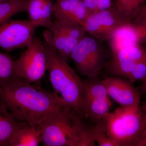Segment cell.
I'll return each mask as SVG.
<instances>
[{
    "instance_id": "obj_29",
    "label": "cell",
    "mask_w": 146,
    "mask_h": 146,
    "mask_svg": "<svg viewBox=\"0 0 146 146\" xmlns=\"http://www.w3.org/2000/svg\"><path fill=\"white\" fill-rule=\"evenodd\" d=\"M141 111L146 115V101L144 102L141 106Z\"/></svg>"
},
{
    "instance_id": "obj_18",
    "label": "cell",
    "mask_w": 146,
    "mask_h": 146,
    "mask_svg": "<svg viewBox=\"0 0 146 146\" xmlns=\"http://www.w3.org/2000/svg\"><path fill=\"white\" fill-rule=\"evenodd\" d=\"M146 0H116L115 7L118 15L127 23L136 19Z\"/></svg>"
},
{
    "instance_id": "obj_19",
    "label": "cell",
    "mask_w": 146,
    "mask_h": 146,
    "mask_svg": "<svg viewBox=\"0 0 146 146\" xmlns=\"http://www.w3.org/2000/svg\"><path fill=\"white\" fill-rule=\"evenodd\" d=\"M29 0H8L0 3V25L18 13L27 11Z\"/></svg>"
},
{
    "instance_id": "obj_22",
    "label": "cell",
    "mask_w": 146,
    "mask_h": 146,
    "mask_svg": "<svg viewBox=\"0 0 146 146\" xmlns=\"http://www.w3.org/2000/svg\"><path fill=\"white\" fill-rule=\"evenodd\" d=\"M14 60L10 56L0 52V83L16 77L14 74Z\"/></svg>"
},
{
    "instance_id": "obj_3",
    "label": "cell",
    "mask_w": 146,
    "mask_h": 146,
    "mask_svg": "<svg viewBox=\"0 0 146 146\" xmlns=\"http://www.w3.org/2000/svg\"><path fill=\"white\" fill-rule=\"evenodd\" d=\"M105 120L108 136L116 146H138L146 124L140 107L120 106Z\"/></svg>"
},
{
    "instance_id": "obj_28",
    "label": "cell",
    "mask_w": 146,
    "mask_h": 146,
    "mask_svg": "<svg viewBox=\"0 0 146 146\" xmlns=\"http://www.w3.org/2000/svg\"><path fill=\"white\" fill-rule=\"evenodd\" d=\"M141 90L142 93H146V79L143 81V84L141 86Z\"/></svg>"
},
{
    "instance_id": "obj_15",
    "label": "cell",
    "mask_w": 146,
    "mask_h": 146,
    "mask_svg": "<svg viewBox=\"0 0 146 146\" xmlns=\"http://www.w3.org/2000/svg\"><path fill=\"white\" fill-rule=\"evenodd\" d=\"M24 122L15 119L5 108L0 111V146H9L11 139Z\"/></svg>"
},
{
    "instance_id": "obj_14",
    "label": "cell",
    "mask_w": 146,
    "mask_h": 146,
    "mask_svg": "<svg viewBox=\"0 0 146 146\" xmlns=\"http://www.w3.org/2000/svg\"><path fill=\"white\" fill-rule=\"evenodd\" d=\"M41 141V131L37 127L24 123L13 134L9 146H37Z\"/></svg>"
},
{
    "instance_id": "obj_24",
    "label": "cell",
    "mask_w": 146,
    "mask_h": 146,
    "mask_svg": "<svg viewBox=\"0 0 146 146\" xmlns=\"http://www.w3.org/2000/svg\"><path fill=\"white\" fill-rule=\"evenodd\" d=\"M111 7L112 0H98L95 12L106 10Z\"/></svg>"
},
{
    "instance_id": "obj_5",
    "label": "cell",
    "mask_w": 146,
    "mask_h": 146,
    "mask_svg": "<svg viewBox=\"0 0 146 146\" xmlns=\"http://www.w3.org/2000/svg\"><path fill=\"white\" fill-rule=\"evenodd\" d=\"M27 49L14 61V74L29 83L41 85L47 71L45 46L40 38L35 36Z\"/></svg>"
},
{
    "instance_id": "obj_11",
    "label": "cell",
    "mask_w": 146,
    "mask_h": 146,
    "mask_svg": "<svg viewBox=\"0 0 146 146\" xmlns=\"http://www.w3.org/2000/svg\"><path fill=\"white\" fill-rule=\"evenodd\" d=\"M146 28L145 25L126 24L116 31L109 39L112 54L131 46L138 44L146 39Z\"/></svg>"
},
{
    "instance_id": "obj_20",
    "label": "cell",
    "mask_w": 146,
    "mask_h": 146,
    "mask_svg": "<svg viewBox=\"0 0 146 146\" xmlns=\"http://www.w3.org/2000/svg\"><path fill=\"white\" fill-rule=\"evenodd\" d=\"M84 101L91 99H108L109 96L102 81L94 80H82Z\"/></svg>"
},
{
    "instance_id": "obj_4",
    "label": "cell",
    "mask_w": 146,
    "mask_h": 146,
    "mask_svg": "<svg viewBox=\"0 0 146 146\" xmlns=\"http://www.w3.org/2000/svg\"><path fill=\"white\" fill-rule=\"evenodd\" d=\"M78 117L63 108L45 115L37 126L41 131V143L45 146H76Z\"/></svg>"
},
{
    "instance_id": "obj_6",
    "label": "cell",
    "mask_w": 146,
    "mask_h": 146,
    "mask_svg": "<svg viewBox=\"0 0 146 146\" xmlns=\"http://www.w3.org/2000/svg\"><path fill=\"white\" fill-rule=\"evenodd\" d=\"M100 42L93 36H85L73 50L70 58L82 75L95 78L105 66Z\"/></svg>"
},
{
    "instance_id": "obj_25",
    "label": "cell",
    "mask_w": 146,
    "mask_h": 146,
    "mask_svg": "<svg viewBox=\"0 0 146 146\" xmlns=\"http://www.w3.org/2000/svg\"><path fill=\"white\" fill-rule=\"evenodd\" d=\"M82 1L87 9L88 14L95 12L98 0H82Z\"/></svg>"
},
{
    "instance_id": "obj_31",
    "label": "cell",
    "mask_w": 146,
    "mask_h": 146,
    "mask_svg": "<svg viewBox=\"0 0 146 146\" xmlns=\"http://www.w3.org/2000/svg\"><path fill=\"white\" fill-rule=\"evenodd\" d=\"M5 108V107H4V106H2L0 108V111L1 110H2L4 108Z\"/></svg>"
},
{
    "instance_id": "obj_2",
    "label": "cell",
    "mask_w": 146,
    "mask_h": 146,
    "mask_svg": "<svg viewBox=\"0 0 146 146\" xmlns=\"http://www.w3.org/2000/svg\"><path fill=\"white\" fill-rule=\"evenodd\" d=\"M44 44L47 56V71L56 100L62 108L83 119L87 118L82 80L48 42L46 41Z\"/></svg>"
},
{
    "instance_id": "obj_17",
    "label": "cell",
    "mask_w": 146,
    "mask_h": 146,
    "mask_svg": "<svg viewBox=\"0 0 146 146\" xmlns=\"http://www.w3.org/2000/svg\"><path fill=\"white\" fill-rule=\"evenodd\" d=\"M81 0H57L53 4L52 14L58 21L74 24L76 9Z\"/></svg>"
},
{
    "instance_id": "obj_27",
    "label": "cell",
    "mask_w": 146,
    "mask_h": 146,
    "mask_svg": "<svg viewBox=\"0 0 146 146\" xmlns=\"http://www.w3.org/2000/svg\"><path fill=\"white\" fill-rule=\"evenodd\" d=\"M146 146V124L138 146Z\"/></svg>"
},
{
    "instance_id": "obj_16",
    "label": "cell",
    "mask_w": 146,
    "mask_h": 146,
    "mask_svg": "<svg viewBox=\"0 0 146 146\" xmlns=\"http://www.w3.org/2000/svg\"><path fill=\"white\" fill-rule=\"evenodd\" d=\"M112 101L108 99H91L84 101V107L87 118L96 123L106 117L112 106Z\"/></svg>"
},
{
    "instance_id": "obj_30",
    "label": "cell",
    "mask_w": 146,
    "mask_h": 146,
    "mask_svg": "<svg viewBox=\"0 0 146 146\" xmlns=\"http://www.w3.org/2000/svg\"><path fill=\"white\" fill-rule=\"evenodd\" d=\"M143 20L145 21V23H144L143 24L144 25H145V26L146 28V18H145V19H143ZM145 39H146V37Z\"/></svg>"
},
{
    "instance_id": "obj_33",
    "label": "cell",
    "mask_w": 146,
    "mask_h": 146,
    "mask_svg": "<svg viewBox=\"0 0 146 146\" xmlns=\"http://www.w3.org/2000/svg\"><path fill=\"white\" fill-rule=\"evenodd\" d=\"M2 106V105L0 104V108Z\"/></svg>"
},
{
    "instance_id": "obj_9",
    "label": "cell",
    "mask_w": 146,
    "mask_h": 146,
    "mask_svg": "<svg viewBox=\"0 0 146 146\" xmlns=\"http://www.w3.org/2000/svg\"><path fill=\"white\" fill-rule=\"evenodd\" d=\"M146 57V48L139 44L112 54L111 60L106 65L112 75L127 78L134 65Z\"/></svg>"
},
{
    "instance_id": "obj_13",
    "label": "cell",
    "mask_w": 146,
    "mask_h": 146,
    "mask_svg": "<svg viewBox=\"0 0 146 146\" xmlns=\"http://www.w3.org/2000/svg\"><path fill=\"white\" fill-rule=\"evenodd\" d=\"M51 37L47 36L46 41L57 51L58 55L63 58L70 57L72 52L80 40L70 37L64 30L59 21L56 20Z\"/></svg>"
},
{
    "instance_id": "obj_10",
    "label": "cell",
    "mask_w": 146,
    "mask_h": 146,
    "mask_svg": "<svg viewBox=\"0 0 146 146\" xmlns=\"http://www.w3.org/2000/svg\"><path fill=\"white\" fill-rule=\"evenodd\" d=\"M112 100L125 107H139L140 93L129 80L119 77H109L102 80Z\"/></svg>"
},
{
    "instance_id": "obj_21",
    "label": "cell",
    "mask_w": 146,
    "mask_h": 146,
    "mask_svg": "<svg viewBox=\"0 0 146 146\" xmlns=\"http://www.w3.org/2000/svg\"><path fill=\"white\" fill-rule=\"evenodd\" d=\"M105 118L97 122L96 125L91 126L93 138L98 146H116L106 133Z\"/></svg>"
},
{
    "instance_id": "obj_26",
    "label": "cell",
    "mask_w": 146,
    "mask_h": 146,
    "mask_svg": "<svg viewBox=\"0 0 146 146\" xmlns=\"http://www.w3.org/2000/svg\"><path fill=\"white\" fill-rule=\"evenodd\" d=\"M146 18V3L140 9L136 19L138 21Z\"/></svg>"
},
{
    "instance_id": "obj_23",
    "label": "cell",
    "mask_w": 146,
    "mask_h": 146,
    "mask_svg": "<svg viewBox=\"0 0 146 146\" xmlns=\"http://www.w3.org/2000/svg\"><path fill=\"white\" fill-rule=\"evenodd\" d=\"M127 79L131 83L146 79V57L135 64Z\"/></svg>"
},
{
    "instance_id": "obj_8",
    "label": "cell",
    "mask_w": 146,
    "mask_h": 146,
    "mask_svg": "<svg viewBox=\"0 0 146 146\" xmlns=\"http://www.w3.org/2000/svg\"><path fill=\"white\" fill-rule=\"evenodd\" d=\"M37 26L29 20H13L0 25V48L7 52L27 48Z\"/></svg>"
},
{
    "instance_id": "obj_7",
    "label": "cell",
    "mask_w": 146,
    "mask_h": 146,
    "mask_svg": "<svg viewBox=\"0 0 146 146\" xmlns=\"http://www.w3.org/2000/svg\"><path fill=\"white\" fill-rule=\"evenodd\" d=\"M114 7L89 13L82 24L86 33L100 42L109 41L117 30L126 24Z\"/></svg>"
},
{
    "instance_id": "obj_1",
    "label": "cell",
    "mask_w": 146,
    "mask_h": 146,
    "mask_svg": "<svg viewBox=\"0 0 146 146\" xmlns=\"http://www.w3.org/2000/svg\"><path fill=\"white\" fill-rule=\"evenodd\" d=\"M0 104L17 121L35 127L45 115L62 108L52 93L17 77L0 83Z\"/></svg>"
},
{
    "instance_id": "obj_32",
    "label": "cell",
    "mask_w": 146,
    "mask_h": 146,
    "mask_svg": "<svg viewBox=\"0 0 146 146\" xmlns=\"http://www.w3.org/2000/svg\"><path fill=\"white\" fill-rule=\"evenodd\" d=\"M8 0H0V3L6 1Z\"/></svg>"
},
{
    "instance_id": "obj_12",
    "label": "cell",
    "mask_w": 146,
    "mask_h": 146,
    "mask_svg": "<svg viewBox=\"0 0 146 146\" xmlns=\"http://www.w3.org/2000/svg\"><path fill=\"white\" fill-rule=\"evenodd\" d=\"M52 7L50 0H29L27 9L29 20L36 26L43 27L51 32L54 23Z\"/></svg>"
}]
</instances>
